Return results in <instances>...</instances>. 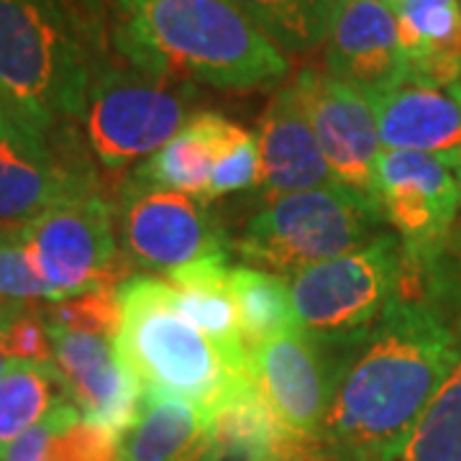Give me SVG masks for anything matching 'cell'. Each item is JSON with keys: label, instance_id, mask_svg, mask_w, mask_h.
<instances>
[{"label": "cell", "instance_id": "6da1fadb", "mask_svg": "<svg viewBox=\"0 0 461 461\" xmlns=\"http://www.w3.org/2000/svg\"><path fill=\"white\" fill-rule=\"evenodd\" d=\"M459 359V339L444 315L400 293L375 329L344 348L321 438L364 461H382L411 433Z\"/></svg>", "mask_w": 461, "mask_h": 461}, {"label": "cell", "instance_id": "7a4b0ae2", "mask_svg": "<svg viewBox=\"0 0 461 461\" xmlns=\"http://www.w3.org/2000/svg\"><path fill=\"white\" fill-rule=\"evenodd\" d=\"M111 47L147 75L218 90L272 87L290 72L229 0H111Z\"/></svg>", "mask_w": 461, "mask_h": 461}, {"label": "cell", "instance_id": "3957f363", "mask_svg": "<svg viewBox=\"0 0 461 461\" xmlns=\"http://www.w3.org/2000/svg\"><path fill=\"white\" fill-rule=\"evenodd\" d=\"M111 50V18L85 0H0V98L14 123L47 144L83 126Z\"/></svg>", "mask_w": 461, "mask_h": 461}, {"label": "cell", "instance_id": "277c9868", "mask_svg": "<svg viewBox=\"0 0 461 461\" xmlns=\"http://www.w3.org/2000/svg\"><path fill=\"white\" fill-rule=\"evenodd\" d=\"M121 329L118 357L141 382L144 393L190 400L211 412L236 379L221 348L182 313L167 280L131 277L118 287Z\"/></svg>", "mask_w": 461, "mask_h": 461}, {"label": "cell", "instance_id": "5b68a950", "mask_svg": "<svg viewBox=\"0 0 461 461\" xmlns=\"http://www.w3.org/2000/svg\"><path fill=\"white\" fill-rule=\"evenodd\" d=\"M384 221L379 200L333 182L267 200L251 215L239 251L254 264L293 275L330 262L372 241V230Z\"/></svg>", "mask_w": 461, "mask_h": 461}, {"label": "cell", "instance_id": "8992f818", "mask_svg": "<svg viewBox=\"0 0 461 461\" xmlns=\"http://www.w3.org/2000/svg\"><path fill=\"white\" fill-rule=\"evenodd\" d=\"M193 103V85L154 77L108 54L87 93L85 141L103 169H126L167 147L195 115Z\"/></svg>", "mask_w": 461, "mask_h": 461}, {"label": "cell", "instance_id": "52a82bcc", "mask_svg": "<svg viewBox=\"0 0 461 461\" xmlns=\"http://www.w3.org/2000/svg\"><path fill=\"white\" fill-rule=\"evenodd\" d=\"M402 277L400 241L377 233L344 257L297 272L290 282L297 323L336 348L359 344L400 295Z\"/></svg>", "mask_w": 461, "mask_h": 461}, {"label": "cell", "instance_id": "ba28073f", "mask_svg": "<svg viewBox=\"0 0 461 461\" xmlns=\"http://www.w3.org/2000/svg\"><path fill=\"white\" fill-rule=\"evenodd\" d=\"M21 241L36 275L54 293V303L115 290L129 275V257L115 241L113 205L103 193L51 205L21 226Z\"/></svg>", "mask_w": 461, "mask_h": 461}, {"label": "cell", "instance_id": "9c48e42d", "mask_svg": "<svg viewBox=\"0 0 461 461\" xmlns=\"http://www.w3.org/2000/svg\"><path fill=\"white\" fill-rule=\"evenodd\" d=\"M113 215L129 262L167 277L182 267L229 254L208 200L157 187L136 175L121 182Z\"/></svg>", "mask_w": 461, "mask_h": 461}, {"label": "cell", "instance_id": "30bf717a", "mask_svg": "<svg viewBox=\"0 0 461 461\" xmlns=\"http://www.w3.org/2000/svg\"><path fill=\"white\" fill-rule=\"evenodd\" d=\"M377 185L384 221L400 236L405 272L433 267L461 211L459 165L438 154L384 149Z\"/></svg>", "mask_w": 461, "mask_h": 461}, {"label": "cell", "instance_id": "8fae6325", "mask_svg": "<svg viewBox=\"0 0 461 461\" xmlns=\"http://www.w3.org/2000/svg\"><path fill=\"white\" fill-rule=\"evenodd\" d=\"M83 126H69L50 144L23 129L0 136V223L23 226L51 205L100 190L87 159Z\"/></svg>", "mask_w": 461, "mask_h": 461}, {"label": "cell", "instance_id": "7c38bea8", "mask_svg": "<svg viewBox=\"0 0 461 461\" xmlns=\"http://www.w3.org/2000/svg\"><path fill=\"white\" fill-rule=\"evenodd\" d=\"M344 348L293 329L249 351L254 382L285 429L321 438Z\"/></svg>", "mask_w": 461, "mask_h": 461}, {"label": "cell", "instance_id": "4fadbf2b", "mask_svg": "<svg viewBox=\"0 0 461 461\" xmlns=\"http://www.w3.org/2000/svg\"><path fill=\"white\" fill-rule=\"evenodd\" d=\"M290 85L313 126L333 177L366 198L379 200L377 159L384 147L369 98L329 72L311 67L300 69Z\"/></svg>", "mask_w": 461, "mask_h": 461}, {"label": "cell", "instance_id": "5bb4252c", "mask_svg": "<svg viewBox=\"0 0 461 461\" xmlns=\"http://www.w3.org/2000/svg\"><path fill=\"white\" fill-rule=\"evenodd\" d=\"M54 366L85 420L123 433L141 408L144 387L115 351L113 339L54 329Z\"/></svg>", "mask_w": 461, "mask_h": 461}, {"label": "cell", "instance_id": "9a60e30c", "mask_svg": "<svg viewBox=\"0 0 461 461\" xmlns=\"http://www.w3.org/2000/svg\"><path fill=\"white\" fill-rule=\"evenodd\" d=\"M329 75L366 98L408 75L395 8L377 0H339L326 36Z\"/></svg>", "mask_w": 461, "mask_h": 461}, {"label": "cell", "instance_id": "2e32d148", "mask_svg": "<svg viewBox=\"0 0 461 461\" xmlns=\"http://www.w3.org/2000/svg\"><path fill=\"white\" fill-rule=\"evenodd\" d=\"M377 115L382 147L423 151L461 162V80L429 83L405 75L382 93L369 95Z\"/></svg>", "mask_w": 461, "mask_h": 461}, {"label": "cell", "instance_id": "e0dca14e", "mask_svg": "<svg viewBox=\"0 0 461 461\" xmlns=\"http://www.w3.org/2000/svg\"><path fill=\"white\" fill-rule=\"evenodd\" d=\"M259 144V190L267 200L315 190L339 182L318 144L313 126L297 100L293 85H285L269 100L257 129Z\"/></svg>", "mask_w": 461, "mask_h": 461}, {"label": "cell", "instance_id": "ac0fdd59", "mask_svg": "<svg viewBox=\"0 0 461 461\" xmlns=\"http://www.w3.org/2000/svg\"><path fill=\"white\" fill-rule=\"evenodd\" d=\"M211 415L172 395L144 393L139 415L121 433L118 461H223Z\"/></svg>", "mask_w": 461, "mask_h": 461}, {"label": "cell", "instance_id": "d6986e66", "mask_svg": "<svg viewBox=\"0 0 461 461\" xmlns=\"http://www.w3.org/2000/svg\"><path fill=\"white\" fill-rule=\"evenodd\" d=\"M229 275V254H221L182 267L172 272L167 282L175 290L182 313L221 348L230 369L239 375H251V354L241 336Z\"/></svg>", "mask_w": 461, "mask_h": 461}, {"label": "cell", "instance_id": "ffe728a7", "mask_svg": "<svg viewBox=\"0 0 461 461\" xmlns=\"http://www.w3.org/2000/svg\"><path fill=\"white\" fill-rule=\"evenodd\" d=\"M395 14L408 75L438 85L461 80V0H400Z\"/></svg>", "mask_w": 461, "mask_h": 461}, {"label": "cell", "instance_id": "44dd1931", "mask_svg": "<svg viewBox=\"0 0 461 461\" xmlns=\"http://www.w3.org/2000/svg\"><path fill=\"white\" fill-rule=\"evenodd\" d=\"M223 118L226 115L213 111H198L167 147L133 167L131 175L157 187L208 200L215 162V136Z\"/></svg>", "mask_w": 461, "mask_h": 461}, {"label": "cell", "instance_id": "7402d4cb", "mask_svg": "<svg viewBox=\"0 0 461 461\" xmlns=\"http://www.w3.org/2000/svg\"><path fill=\"white\" fill-rule=\"evenodd\" d=\"M208 415L218 444L230 459L251 461L287 433L259 393L254 375L236 379Z\"/></svg>", "mask_w": 461, "mask_h": 461}, {"label": "cell", "instance_id": "603a6c76", "mask_svg": "<svg viewBox=\"0 0 461 461\" xmlns=\"http://www.w3.org/2000/svg\"><path fill=\"white\" fill-rule=\"evenodd\" d=\"M65 379L54 364L11 359L0 375V448L67 402Z\"/></svg>", "mask_w": 461, "mask_h": 461}, {"label": "cell", "instance_id": "cb8c5ba5", "mask_svg": "<svg viewBox=\"0 0 461 461\" xmlns=\"http://www.w3.org/2000/svg\"><path fill=\"white\" fill-rule=\"evenodd\" d=\"M229 282L249 351L285 330L300 329L290 282L285 277L254 267H230Z\"/></svg>", "mask_w": 461, "mask_h": 461}, {"label": "cell", "instance_id": "d4e9b609", "mask_svg": "<svg viewBox=\"0 0 461 461\" xmlns=\"http://www.w3.org/2000/svg\"><path fill=\"white\" fill-rule=\"evenodd\" d=\"M287 57L326 44L339 0H229Z\"/></svg>", "mask_w": 461, "mask_h": 461}, {"label": "cell", "instance_id": "484cf974", "mask_svg": "<svg viewBox=\"0 0 461 461\" xmlns=\"http://www.w3.org/2000/svg\"><path fill=\"white\" fill-rule=\"evenodd\" d=\"M382 461H461V359L411 433Z\"/></svg>", "mask_w": 461, "mask_h": 461}, {"label": "cell", "instance_id": "4316f807", "mask_svg": "<svg viewBox=\"0 0 461 461\" xmlns=\"http://www.w3.org/2000/svg\"><path fill=\"white\" fill-rule=\"evenodd\" d=\"M44 315L54 329L115 339V333L121 329L118 287L115 290H93V293L57 300L51 305H44Z\"/></svg>", "mask_w": 461, "mask_h": 461}, {"label": "cell", "instance_id": "83f0119b", "mask_svg": "<svg viewBox=\"0 0 461 461\" xmlns=\"http://www.w3.org/2000/svg\"><path fill=\"white\" fill-rule=\"evenodd\" d=\"M259 185V144L257 133L236 126L230 136L215 151L213 175L208 187V200L241 193Z\"/></svg>", "mask_w": 461, "mask_h": 461}, {"label": "cell", "instance_id": "f1b7e54d", "mask_svg": "<svg viewBox=\"0 0 461 461\" xmlns=\"http://www.w3.org/2000/svg\"><path fill=\"white\" fill-rule=\"evenodd\" d=\"M0 346L8 359L54 364L51 326L44 315V303H23L16 313L0 321Z\"/></svg>", "mask_w": 461, "mask_h": 461}, {"label": "cell", "instance_id": "f546056e", "mask_svg": "<svg viewBox=\"0 0 461 461\" xmlns=\"http://www.w3.org/2000/svg\"><path fill=\"white\" fill-rule=\"evenodd\" d=\"M118 433L77 418L54 433L47 461H118Z\"/></svg>", "mask_w": 461, "mask_h": 461}, {"label": "cell", "instance_id": "4dcf8cb0", "mask_svg": "<svg viewBox=\"0 0 461 461\" xmlns=\"http://www.w3.org/2000/svg\"><path fill=\"white\" fill-rule=\"evenodd\" d=\"M0 297L14 303L54 300L50 285L33 269L32 259L21 241V226H8V236L0 251Z\"/></svg>", "mask_w": 461, "mask_h": 461}, {"label": "cell", "instance_id": "1f68e13d", "mask_svg": "<svg viewBox=\"0 0 461 461\" xmlns=\"http://www.w3.org/2000/svg\"><path fill=\"white\" fill-rule=\"evenodd\" d=\"M77 418H83V412L77 411V405L72 400L59 402L44 420H39L33 429L21 433L16 441L0 448V461H47L54 433L65 429L67 423L77 420Z\"/></svg>", "mask_w": 461, "mask_h": 461}, {"label": "cell", "instance_id": "d6a6232c", "mask_svg": "<svg viewBox=\"0 0 461 461\" xmlns=\"http://www.w3.org/2000/svg\"><path fill=\"white\" fill-rule=\"evenodd\" d=\"M251 461H364L348 451H341L318 436H303L287 430L282 438Z\"/></svg>", "mask_w": 461, "mask_h": 461}, {"label": "cell", "instance_id": "836d02e7", "mask_svg": "<svg viewBox=\"0 0 461 461\" xmlns=\"http://www.w3.org/2000/svg\"><path fill=\"white\" fill-rule=\"evenodd\" d=\"M5 236H8V226H3L0 223V251H3V244H5ZM23 303H14V300H5V297H0V321L5 318V315H11L14 311H18Z\"/></svg>", "mask_w": 461, "mask_h": 461}, {"label": "cell", "instance_id": "e575fe53", "mask_svg": "<svg viewBox=\"0 0 461 461\" xmlns=\"http://www.w3.org/2000/svg\"><path fill=\"white\" fill-rule=\"evenodd\" d=\"M16 129L18 126L14 123V118H11V113H8L5 103H3V98H0V136H3V133L16 131Z\"/></svg>", "mask_w": 461, "mask_h": 461}, {"label": "cell", "instance_id": "d590c367", "mask_svg": "<svg viewBox=\"0 0 461 461\" xmlns=\"http://www.w3.org/2000/svg\"><path fill=\"white\" fill-rule=\"evenodd\" d=\"M90 8H95L98 14H103V16L111 18V0H85Z\"/></svg>", "mask_w": 461, "mask_h": 461}, {"label": "cell", "instance_id": "8d00e7d4", "mask_svg": "<svg viewBox=\"0 0 461 461\" xmlns=\"http://www.w3.org/2000/svg\"><path fill=\"white\" fill-rule=\"evenodd\" d=\"M11 362L8 357H5V351H3V346H0V375H3V369H5V364Z\"/></svg>", "mask_w": 461, "mask_h": 461}, {"label": "cell", "instance_id": "74e56055", "mask_svg": "<svg viewBox=\"0 0 461 461\" xmlns=\"http://www.w3.org/2000/svg\"><path fill=\"white\" fill-rule=\"evenodd\" d=\"M377 3H382V5H390V8H397V5H400V0H377Z\"/></svg>", "mask_w": 461, "mask_h": 461}, {"label": "cell", "instance_id": "f35d334b", "mask_svg": "<svg viewBox=\"0 0 461 461\" xmlns=\"http://www.w3.org/2000/svg\"><path fill=\"white\" fill-rule=\"evenodd\" d=\"M459 182H461V162H459Z\"/></svg>", "mask_w": 461, "mask_h": 461}]
</instances>
